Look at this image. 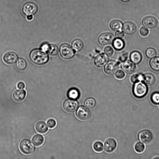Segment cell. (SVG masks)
Instances as JSON below:
<instances>
[{
    "instance_id": "ab89813d",
    "label": "cell",
    "mask_w": 159,
    "mask_h": 159,
    "mask_svg": "<svg viewBox=\"0 0 159 159\" xmlns=\"http://www.w3.org/2000/svg\"><path fill=\"white\" fill-rule=\"evenodd\" d=\"M25 84L22 82H20L17 84V87L19 89H23L25 88Z\"/></svg>"
},
{
    "instance_id": "60d3db41",
    "label": "cell",
    "mask_w": 159,
    "mask_h": 159,
    "mask_svg": "<svg viewBox=\"0 0 159 159\" xmlns=\"http://www.w3.org/2000/svg\"><path fill=\"white\" fill-rule=\"evenodd\" d=\"M128 57V54L127 53H125L122 54L120 57V60L122 61H125Z\"/></svg>"
},
{
    "instance_id": "f6af8a7d",
    "label": "cell",
    "mask_w": 159,
    "mask_h": 159,
    "mask_svg": "<svg viewBox=\"0 0 159 159\" xmlns=\"http://www.w3.org/2000/svg\"></svg>"
},
{
    "instance_id": "e0dca14e",
    "label": "cell",
    "mask_w": 159,
    "mask_h": 159,
    "mask_svg": "<svg viewBox=\"0 0 159 159\" xmlns=\"http://www.w3.org/2000/svg\"><path fill=\"white\" fill-rule=\"evenodd\" d=\"M26 95V91L24 90L20 89L16 90L14 93L13 94V98L15 101L20 102L24 99Z\"/></svg>"
},
{
    "instance_id": "2e32d148",
    "label": "cell",
    "mask_w": 159,
    "mask_h": 159,
    "mask_svg": "<svg viewBox=\"0 0 159 159\" xmlns=\"http://www.w3.org/2000/svg\"><path fill=\"white\" fill-rule=\"evenodd\" d=\"M108 58L107 56L104 54L102 53L98 55L95 58L94 63L98 67L104 66L107 63Z\"/></svg>"
},
{
    "instance_id": "f35d334b",
    "label": "cell",
    "mask_w": 159,
    "mask_h": 159,
    "mask_svg": "<svg viewBox=\"0 0 159 159\" xmlns=\"http://www.w3.org/2000/svg\"><path fill=\"white\" fill-rule=\"evenodd\" d=\"M115 36L116 38L121 39L124 36V34L122 31H118L116 33Z\"/></svg>"
},
{
    "instance_id": "7a4b0ae2",
    "label": "cell",
    "mask_w": 159,
    "mask_h": 159,
    "mask_svg": "<svg viewBox=\"0 0 159 159\" xmlns=\"http://www.w3.org/2000/svg\"><path fill=\"white\" fill-rule=\"evenodd\" d=\"M148 90L147 85L141 81L134 83L132 89L134 95L136 98H142L145 96Z\"/></svg>"
},
{
    "instance_id": "9c48e42d",
    "label": "cell",
    "mask_w": 159,
    "mask_h": 159,
    "mask_svg": "<svg viewBox=\"0 0 159 159\" xmlns=\"http://www.w3.org/2000/svg\"><path fill=\"white\" fill-rule=\"evenodd\" d=\"M77 102L74 99H70L66 100L63 104L64 109L69 112H72L75 111L78 107Z\"/></svg>"
},
{
    "instance_id": "277c9868",
    "label": "cell",
    "mask_w": 159,
    "mask_h": 159,
    "mask_svg": "<svg viewBox=\"0 0 159 159\" xmlns=\"http://www.w3.org/2000/svg\"><path fill=\"white\" fill-rule=\"evenodd\" d=\"M19 147L21 151L25 154H31L34 150V147L31 142L26 139H23L20 142Z\"/></svg>"
},
{
    "instance_id": "ba28073f",
    "label": "cell",
    "mask_w": 159,
    "mask_h": 159,
    "mask_svg": "<svg viewBox=\"0 0 159 159\" xmlns=\"http://www.w3.org/2000/svg\"><path fill=\"white\" fill-rule=\"evenodd\" d=\"M115 39L111 33H106L101 34L98 38V41L102 45H106L112 43Z\"/></svg>"
},
{
    "instance_id": "6da1fadb",
    "label": "cell",
    "mask_w": 159,
    "mask_h": 159,
    "mask_svg": "<svg viewBox=\"0 0 159 159\" xmlns=\"http://www.w3.org/2000/svg\"><path fill=\"white\" fill-rule=\"evenodd\" d=\"M29 57L33 62L38 65L44 64L49 60L48 55L46 52L39 49L32 50L30 53Z\"/></svg>"
},
{
    "instance_id": "8fae6325",
    "label": "cell",
    "mask_w": 159,
    "mask_h": 159,
    "mask_svg": "<svg viewBox=\"0 0 159 159\" xmlns=\"http://www.w3.org/2000/svg\"><path fill=\"white\" fill-rule=\"evenodd\" d=\"M117 146L116 141L113 138H109L105 141L104 143V150L108 153L113 152Z\"/></svg>"
},
{
    "instance_id": "44dd1931",
    "label": "cell",
    "mask_w": 159,
    "mask_h": 159,
    "mask_svg": "<svg viewBox=\"0 0 159 159\" xmlns=\"http://www.w3.org/2000/svg\"><path fill=\"white\" fill-rule=\"evenodd\" d=\"M114 48L117 50H120L124 47L125 44L124 41L121 38H116L114 39L112 42Z\"/></svg>"
},
{
    "instance_id": "d4e9b609",
    "label": "cell",
    "mask_w": 159,
    "mask_h": 159,
    "mask_svg": "<svg viewBox=\"0 0 159 159\" xmlns=\"http://www.w3.org/2000/svg\"><path fill=\"white\" fill-rule=\"evenodd\" d=\"M44 141V138L42 135L39 134L34 135L32 139V142L36 146H39L41 145Z\"/></svg>"
},
{
    "instance_id": "4316f807",
    "label": "cell",
    "mask_w": 159,
    "mask_h": 159,
    "mask_svg": "<svg viewBox=\"0 0 159 159\" xmlns=\"http://www.w3.org/2000/svg\"><path fill=\"white\" fill-rule=\"evenodd\" d=\"M149 65L154 70L159 71V57L152 58L150 61Z\"/></svg>"
},
{
    "instance_id": "4fadbf2b",
    "label": "cell",
    "mask_w": 159,
    "mask_h": 159,
    "mask_svg": "<svg viewBox=\"0 0 159 159\" xmlns=\"http://www.w3.org/2000/svg\"><path fill=\"white\" fill-rule=\"evenodd\" d=\"M18 59L16 54L13 52H10L4 54L3 57V60L7 64H12L16 62Z\"/></svg>"
},
{
    "instance_id": "9a60e30c",
    "label": "cell",
    "mask_w": 159,
    "mask_h": 159,
    "mask_svg": "<svg viewBox=\"0 0 159 159\" xmlns=\"http://www.w3.org/2000/svg\"><path fill=\"white\" fill-rule=\"evenodd\" d=\"M124 32L128 34H134L136 30V27L132 22L128 21L125 23L122 28Z\"/></svg>"
},
{
    "instance_id": "83f0119b",
    "label": "cell",
    "mask_w": 159,
    "mask_h": 159,
    "mask_svg": "<svg viewBox=\"0 0 159 159\" xmlns=\"http://www.w3.org/2000/svg\"><path fill=\"white\" fill-rule=\"evenodd\" d=\"M16 66L18 70H23L27 66L26 62L23 58H20L16 61Z\"/></svg>"
},
{
    "instance_id": "74e56055",
    "label": "cell",
    "mask_w": 159,
    "mask_h": 159,
    "mask_svg": "<svg viewBox=\"0 0 159 159\" xmlns=\"http://www.w3.org/2000/svg\"><path fill=\"white\" fill-rule=\"evenodd\" d=\"M140 33L143 36H146L149 33V30L146 28L143 27L140 30Z\"/></svg>"
},
{
    "instance_id": "5bb4252c",
    "label": "cell",
    "mask_w": 159,
    "mask_h": 159,
    "mask_svg": "<svg viewBox=\"0 0 159 159\" xmlns=\"http://www.w3.org/2000/svg\"><path fill=\"white\" fill-rule=\"evenodd\" d=\"M122 70L127 74L133 73L135 69L134 64L130 61H125L122 63L121 65Z\"/></svg>"
},
{
    "instance_id": "52a82bcc",
    "label": "cell",
    "mask_w": 159,
    "mask_h": 159,
    "mask_svg": "<svg viewBox=\"0 0 159 159\" xmlns=\"http://www.w3.org/2000/svg\"><path fill=\"white\" fill-rule=\"evenodd\" d=\"M38 9V7L35 3L28 2L24 4L22 10L24 14L28 16L35 14L37 11Z\"/></svg>"
},
{
    "instance_id": "4dcf8cb0",
    "label": "cell",
    "mask_w": 159,
    "mask_h": 159,
    "mask_svg": "<svg viewBox=\"0 0 159 159\" xmlns=\"http://www.w3.org/2000/svg\"><path fill=\"white\" fill-rule=\"evenodd\" d=\"M134 149L136 152L139 153L143 152L145 149V146L141 142L137 143L134 146Z\"/></svg>"
},
{
    "instance_id": "b9f144b4",
    "label": "cell",
    "mask_w": 159,
    "mask_h": 159,
    "mask_svg": "<svg viewBox=\"0 0 159 159\" xmlns=\"http://www.w3.org/2000/svg\"><path fill=\"white\" fill-rule=\"evenodd\" d=\"M33 18L32 15H28L27 16V19L29 20H30Z\"/></svg>"
},
{
    "instance_id": "ac0fdd59",
    "label": "cell",
    "mask_w": 159,
    "mask_h": 159,
    "mask_svg": "<svg viewBox=\"0 0 159 159\" xmlns=\"http://www.w3.org/2000/svg\"><path fill=\"white\" fill-rule=\"evenodd\" d=\"M142 81L147 85L151 86L154 84L156 78L153 74L147 73L143 75Z\"/></svg>"
},
{
    "instance_id": "8992f818",
    "label": "cell",
    "mask_w": 159,
    "mask_h": 159,
    "mask_svg": "<svg viewBox=\"0 0 159 159\" xmlns=\"http://www.w3.org/2000/svg\"><path fill=\"white\" fill-rule=\"evenodd\" d=\"M76 115L79 119L85 120L89 119L91 116L90 110L86 107L80 106L77 110Z\"/></svg>"
},
{
    "instance_id": "603a6c76",
    "label": "cell",
    "mask_w": 159,
    "mask_h": 159,
    "mask_svg": "<svg viewBox=\"0 0 159 159\" xmlns=\"http://www.w3.org/2000/svg\"><path fill=\"white\" fill-rule=\"evenodd\" d=\"M83 45L82 41L79 39H76L73 40L71 44L72 48L76 52L81 50L83 48Z\"/></svg>"
},
{
    "instance_id": "d590c367",
    "label": "cell",
    "mask_w": 159,
    "mask_h": 159,
    "mask_svg": "<svg viewBox=\"0 0 159 159\" xmlns=\"http://www.w3.org/2000/svg\"><path fill=\"white\" fill-rule=\"evenodd\" d=\"M115 75V77L117 79H121L125 77V75L123 71L121 70H119L116 72Z\"/></svg>"
},
{
    "instance_id": "7bdbcfd3",
    "label": "cell",
    "mask_w": 159,
    "mask_h": 159,
    "mask_svg": "<svg viewBox=\"0 0 159 159\" xmlns=\"http://www.w3.org/2000/svg\"><path fill=\"white\" fill-rule=\"evenodd\" d=\"M121 0L123 2H127L129 1L130 0Z\"/></svg>"
},
{
    "instance_id": "d6986e66",
    "label": "cell",
    "mask_w": 159,
    "mask_h": 159,
    "mask_svg": "<svg viewBox=\"0 0 159 159\" xmlns=\"http://www.w3.org/2000/svg\"><path fill=\"white\" fill-rule=\"evenodd\" d=\"M131 61L134 64H137L141 61L142 57L141 53L138 51L132 52L130 55Z\"/></svg>"
},
{
    "instance_id": "3957f363",
    "label": "cell",
    "mask_w": 159,
    "mask_h": 159,
    "mask_svg": "<svg viewBox=\"0 0 159 159\" xmlns=\"http://www.w3.org/2000/svg\"><path fill=\"white\" fill-rule=\"evenodd\" d=\"M60 53L61 57L65 59L73 58L75 55V52L69 44L64 43L60 48Z\"/></svg>"
},
{
    "instance_id": "7c38bea8",
    "label": "cell",
    "mask_w": 159,
    "mask_h": 159,
    "mask_svg": "<svg viewBox=\"0 0 159 159\" xmlns=\"http://www.w3.org/2000/svg\"><path fill=\"white\" fill-rule=\"evenodd\" d=\"M143 25L148 28H153L158 24L157 19L154 17L148 16L144 17L142 20Z\"/></svg>"
},
{
    "instance_id": "f546056e",
    "label": "cell",
    "mask_w": 159,
    "mask_h": 159,
    "mask_svg": "<svg viewBox=\"0 0 159 159\" xmlns=\"http://www.w3.org/2000/svg\"><path fill=\"white\" fill-rule=\"evenodd\" d=\"M93 147L94 150L97 152H101L104 149L103 144L100 141L95 142L93 144Z\"/></svg>"
},
{
    "instance_id": "836d02e7",
    "label": "cell",
    "mask_w": 159,
    "mask_h": 159,
    "mask_svg": "<svg viewBox=\"0 0 159 159\" xmlns=\"http://www.w3.org/2000/svg\"><path fill=\"white\" fill-rule=\"evenodd\" d=\"M143 75L142 74H135L133 75L131 77V80L133 83H135L142 80Z\"/></svg>"
},
{
    "instance_id": "e575fe53",
    "label": "cell",
    "mask_w": 159,
    "mask_h": 159,
    "mask_svg": "<svg viewBox=\"0 0 159 159\" xmlns=\"http://www.w3.org/2000/svg\"><path fill=\"white\" fill-rule=\"evenodd\" d=\"M104 52L105 54L109 57H111L114 53V50L110 46L106 47L104 49Z\"/></svg>"
},
{
    "instance_id": "ee69618b",
    "label": "cell",
    "mask_w": 159,
    "mask_h": 159,
    "mask_svg": "<svg viewBox=\"0 0 159 159\" xmlns=\"http://www.w3.org/2000/svg\"></svg>"
},
{
    "instance_id": "ffe728a7",
    "label": "cell",
    "mask_w": 159,
    "mask_h": 159,
    "mask_svg": "<svg viewBox=\"0 0 159 159\" xmlns=\"http://www.w3.org/2000/svg\"><path fill=\"white\" fill-rule=\"evenodd\" d=\"M35 127L37 131L41 134L45 133L48 130L47 124L43 121H40L37 122L36 124Z\"/></svg>"
},
{
    "instance_id": "d6a6232c",
    "label": "cell",
    "mask_w": 159,
    "mask_h": 159,
    "mask_svg": "<svg viewBox=\"0 0 159 159\" xmlns=\"http://www.w3.org/2000/svg\"><path fill=\"white\" fill-rule=\"evenodd\" d=\"M150 98L152 102L154 104H159V92H155L152 93Z\"/></svg>"
},
{
    "instance_id": "30bf717a",
    "label": "cell",
    "mask_w": 159,
    "mask_h": 159,
    "mask_svg": "<svg viewBox=\"0 0 159 159\" xmlns=\"http://www.w3.org/2000/svg\"><path fill=\"white\" fill-rule=\"evenodd\" d=\"M118 64L116 61H111L105 65L104 70L107 75H111L115 74L118 69Z\"/></svg>"
},
{
    "instance_id": "1f68e13d",
    "label": "cell",
    "mask_w": 159,
    "mask_h": 159,
    "mask_svg": "<svg viewBox=\"0 0 159 159\" xmlns=\"http://www.w3.org/2000/svg\"><path fill=\"white\" fill-rule=\"evenodd\" d=\"M146 55L147 57L149 58H152L155 57L157 55L156 50L153 48H149L146 51Z\"/></svg>"
},
{
    "instance_id": "f1b7e54d",
    "label": "cell",
    "mask_w": 159,
    "mask_h": 159,
    "mask_svg": "<svg viewBox=\"0 0 159 159\" xmlns=\"http://www.w3.org/2000/svg\"><path fill=\"white\" fill-rule=\"evenodd\" d=\"M96 104V100L93 98H89L85 99L84 105L87 108H92L94 107Z\"/></svg>"
},
{
    "instance_id": "5b68a950",
    "label": "cell",
    "mask_w": 159,
    "mask_h": 159,
    "mask_svg": "<svg viewBox=\"0 0 159 159\" xmlns=\"http://www.w3.org/2000/svg\"><path fill=\"white\" fill-rule=\"evenodd\" d=\"M138 136L139 140L145 144L151 143L153 139L152 133L148 129H144L140 131L138 134Z\"/></svg>"
},
{
    "instance_id": "484cf974",
    "label": "cell",
    "mask_w": 159,
    "mask_h": 159,
    "mask_svg": "<svg viewBox=\"0 0 159 159\" xmlns=\"http://www.w3.org/2000/svg\"><path fill=\"white\" fill-rule=\"evenodd\" d=\"M122 23L121 21L117 20L112 21L110 23L111 28L115 31L120 30L122 27Z\"/></svg>"
},
{
    "instance_id": "7402d4cb",
    "label": "cell",
    "mask_w": 159,
    "mask_h": 159,
    "mask_svg": "<svg viewBox=\"0 0 159 159\" xmlns=\"http://www.w3.org/2000/svg\"><path fill=\"white\" fill-rule=\"evenodd\" d=\"M47 52L52 56H55L58 53L59 49L57 46L55 44H48L46 52Z\"/></svg>"
},
{
    "instance_id": "cb8c5ba5",
    "label": "cell",
    "mask_w": 159,
    "mask_h": 159,
    "mask_svg": "<svg viewBox=\"0 0 159 159\" xmlns=\"http://www.w3.org/2000/svg\"><path fill=\"white\" fill-rule=\"evenodd\" d=\"M67 95L70 99H76L79 98L80 93L77 89L75 88H72L68 90L67 93Z\"/></svg>"
},
{
    "instance_id": "8d00e7d4",
    "label": "cell",
    "mask_w": 159,
    "mask_h": 159,
    "mask_svg": "<svg viewBox=\"0 0 159 159\" xmlns=\"http://www.w3.org/2000/svg\"><path fill=\"white\" fill-rule=\"evenodd\" d=\"M47 123L48 126L50 128H54L56 125V121L53 119H49L47 121Z\"/></svg>"
}]
</instances>
